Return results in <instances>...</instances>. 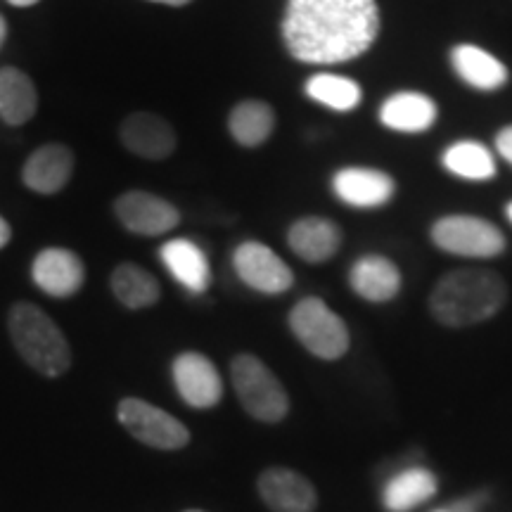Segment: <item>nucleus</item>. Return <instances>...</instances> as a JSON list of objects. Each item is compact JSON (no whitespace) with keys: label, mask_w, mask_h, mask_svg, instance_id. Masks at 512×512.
Listing matches in <instances>:
<instances>
[{"label":"nucleus","mask_w":512,"mask_h":512,"mask_svg":"<svg viewBox=\"0 0 512 512\" xmlns=\"http://www.w3.org/2000/svg\"><path fill=\"white\" fill-rule=\"evenodd\" d=\"M380 34L375 0H290L283 38L294 60L342 64L366 55Z\"/></svg>","instance_id":"obj_1"},{"label":"nucleus","mask_w":512,"mask_h":512,"mask_svg":"<svg viewBox=\"0 0 512 512\" xmlns=\"http://www.w3.org/2000/svg\"><path fill=\"white\" fill-rule=\"evenodd\" d=\"M508 285L489 268H458L446 273L430 294V311L446 328L484 323L503 309Z\"/></svg>","instance_id":"obj_2"},{"label":"nucleus","mask_w":512,"mask_h":512,"mask_svg":"<svg viewBox=\"0 0 512 512\" xmlns=\"http://www.w3.org/2000/svg\"><path fill=\"white\" fill-rule=\"evenodd\" d=\"M10 337L19 356L36 373L46 377H60L72 366V349L67 337L57 328L55 320L34 304H15L8 318Z\"/></svg>","instance_id":"obj_3"},{"label":"nucleus","mask_w":512,"mask_h":512,"mask_svg":"<svg viewBox=\"0 0 512 512\" xmlns=\"http://www.w3.org/2000/svg\"><path fill=\"white\" fill-rule=\"evenodd\" d=\"M235 394L242 408L261 422H280L290 411V399H287L285 387L278 377L271 373L266 363L252 354H240L233 358L230 366Z\"/></svg>","instance_id":"obj_4"},{"label":"nucleus","mask_w":512,"mask_h":512,"mask_svg":"<svg viewBox=\"0 0 512 512\" xmlns=\"http://www.w3.org/2000/svg\"><path fill=\"white\" fill-rule=\"evenodd\" d=\"M290 330L316 358L337 361L349 351V328L323 299L306 297L290 311Z\"/></svg>","instance_id":"obj_5"},{"label":"nucleus","mask_w":512,"mask_h":512,"mask_svg":"<svg viewBox=\"0 0 512 512\" xmlns=\"http://www.w3.org/2000/svg\"><path fill=\"white\" fill-rule=\"evenodd\" d=\"M432 242L441 252L467 259H491L505 249L503 230L472 214H451L439 219L432 226Z\"/></svg>","instance_id":"obj_6"},{"label":"nucleus","mask_w":512,"mask_h":512,"mask_svg":"<svg viewBox=\"0 0 512 512\" xmlns=\"http://www.w3.org/2000/svg\"><path fill=\"white\" fill-rule=\"evenodd\" d=\"M117 415L131 437L159 451H178L190 444V432L181 420L143 399L128 396L119 403Z\"/></svg>","instance_id":"obj_7"},{"label":"nucleus","mask_w":512,"mask_h":512,"mask_svg":"<svg viewBox=\"0 0 512 512\" xmlns=\"http://www.w3.org/2000/svg\"><path fill=\"white\" fill-rule=\"evenodd\" d=\"M233 266L242 283L261 294H283L294 285L292 268L261 242H242L233 254Z\"/></svg>","instance_id":"obj_8"},{"label":"nucleus","mask_w":512,"mask_h":512,"mask_svg":"<svg viewBox=\"0 0 512 512\" xmlns=\"http://www.w3.org/2000/svg\"><path fill=\"white\" fill-rule=\"evenodd\" d=\"M114 214H117V219L126 230L145 235V238H157V235L169 233L181 221V214H178L174 204L143 190L121 195L114 202Z\"/></svg>","instance_id":"obj_9"},{"label":"nucleus","mask_w":512,"mask_h":512,"mask_svg":"<svg viewBox=\"0 0 512 512\" xmlns=\"http://www.w3.org/2000/svg\"><path fill=\"white\" fill-rule=\"evenodd\" d=\"M337 200L354 209H377L392 202L396 183L389 174L370 166H344L332 176Z\"/></svg>","instance_id":"obj_10"},{"label":"nucleus","mask_w":512,"mask_h":512,"mask_svg":"<svg viewBox=\"0 0 512 512\" xmlns=\"http://www.w3.org/2000/svg\"><path fill=\"white\" fill-rule=\"evenodd\" d=\"M174 384L181 399L192 408H211L221 401L223 382L207 356L185 351L174 361Z\"/></svg>","instance_id":"obj_11"},{"label":"nucleus","mask_w":512,"mask_h":512,"mask_svg":"<svg viewBox=\"0 0 512 512\" xmlns=\"http://www.w3.org/2000/svg\"><path fill=\"white\" fill-rule=\"evenodd\" d=\"M31 278L38 290H43L55 299L74 297L86 280V268L79 254L62 247L43 249L31 266Z\"/></svg>","instance_id":"obj_12"},{"label":"nucleus","mask_w":512,"mask_h":512,"mask_svg":"<svg viewBox=\"0 0 512 512\" xmlns=\"http://www.w3.org/2000/svg\"><path fill=\"white\" fill-rule=\"evenodd\" d=\"M259 496L273 512H313L318 505L309 479L287 467H271L259 477Z\"/></svg>","instance_id":"obj_13"},{"label":"nucleus","mask_w":512,"mask_h":512,"mask_svg":"<svg viewBox=\"0 0 512 512\" xmlns=\"http://www.w3.org/2000/svg\"><path fill=\"white\" fill-rule=\"evenodd\" d=\"M121 143L143 159H166L176 150V131L169 121L152 112H136L121 124Z\"/></svg>","instance_id":"obj_14"},{"label":"nucleus","mask_w":512,"mask_h":512,"mask_svg":"<svg viewBox=\"0 0 512 512\" xmlns=\"http://www.w3.org/2000/svg\"><path fill=\"white\" fill-rule=\"evenodd\" d=\"M377 119L396 133H425L437 124L439 107L430 95L418 91H399L380 105Z\"/></svg>","instance_id":"obj_15"},{"label":"nucleus","mask_w":512,"mask_h":512,"mask_svg":"<svg viewBox=\"0 0 512 512\" xmlns=\"http://www.w3.org/2000/svg\"><path fill=\"white\" fill-rule=\"evenodd\" d=\"M74 174V155L67 145L48 143L38 147L22 169V181L29 190L55 195Z\"/></svg>","instance_id":"obj_16"},{"label":"nucleus","mask_w":512,"mask_h":512,"mask_svg":"<svg viewBox=\"0 0 512 512\" xmlns=\"http://www.w3.org/2000/svg\"><path fill=\"white\" fill-rule=\"evenodd\" d=\"M349 283L358 297L373 304L392 302L401 292V271L392 259L382 254H366L354 261Z\"/></svg>","instance_id":"obj_17"},{"label":"nucleus","mask_w":512,"mask_h":512,"mask_svg":"<svg viewBox=\"0 0 512 512\" xmlns=\"http://www.w3.org/2000/svg\"><path fill=\"white\" fill-rule=\"evenodd\" d=\"M287 245L299 259L309 264H325L342 247V230L335 221L323 216H306L294 221L287 230Z\"/></svg>","instance_id":"obj_18"},{"label":"nucleus","mask_w":512,"mask_h":512,"mask_svg":"<svg viewBox=\"0 0 512 512\" xmlns=\"http://www.w3.org/2000/svg\"><path fill=\"white\" fill-rule=\"evenodd\" d=\"M451 67L465 86L484 93L501 91L510 79L508 67L496 55L475 46V43H460V46L453 48Z\"/></svg>","instance_id":"obj_19"},{"label":"nucleus","mask_w":512,"mask_h":512,"mask_svg":"<svg viewBox=\"0 0 512 512\" xmlns=\"http://www.w3.org/2000/svg\"><path fill=\"white\" fill-rule=\"evenodd\" d=\"M159 256H162L166 271L174 275L176 283H181L185 290L192 294H204L209 290L211 268L200 245L185 238L169 240L159 249Z\"/></svg>","instance_id":"obj_20"},{"label":"nucleus","mask_w":512,"mask_h":512,"mask_svg":"<svg viewBox=\"0 0 512 512\" xmlns=\"http://www.w3.org/2000/svg\"><path fill=\"white\" fill-rule=\"evenodd\" d=\"M441 166L451 176L472 183H486L498 174L494 152L479 140H458L441 152Z\"/></svg>","instance_id":"obj_21"},{"label":"nucleus","mask_w":512,"mask_h":512,"mask_svg":"<svg viewBox=\"0 0 512 512\" xmlns=\"http://www.w3.org/2000/svg\"><path fill=\"white\" fill-rule=\"evenodd\" d=\"M38 110L34 81L22 69H0V119L10 126H22Z\"/></svg>","instance_id":"obj_22"},{"label":"nucleus","mask_w":512,"mask_h":512,"mask_svg":"<svg viewBox=\"0 0 512 512\" xmlns=\"http://www.w3.org/2000/svg\"><path fill=\"white\" fill-rule=\"evenodd\" d=\"M437 494V477L430 470L413 467L389 479L382 491V503L389 512H411Z\"/></svg>","instance_id":"obj_23"},{"label":"nucleus","mask_w":512,"mask_h":512,"mask_svg":"<svg viewBox=\"0 0 512 512\" xmlns=\"http://www.w3.org/2000/svg\"><path fill=\"white\" fill-rule=\"evenodd\" d=\"M230 136L242 147H256L271 138L275 128V112L268 102L245 100L235 105V110L228 117Z\"/></svg>","instance_id":"obj_24"},{"label":"nucleus","mask_w":512,"mask_h":512,"mask_svg":"<svg viewBox=\"0 0 512 512\" xmlns=\"http://www.w3.org/2000/svg\"><path fill=\"white\" fill-rule=\"evenodd\" d=\"M304 93L332 112H354L363 102L361 83L339 74H313L304 83Z\"/></svg>","instance_id":"obj_25"},{"label":"nucleus","mask_w":512,"mask_h":512,"mask_svg":"<svg viewBox=\"0 0 512 512\" xmlns=\"http://www.w3.org/2000/svg\"><path fill=\"white\" fill-rule=\"evenodd\" d=\"M112 290L126 309H147L162 297L157 280L138 264H119L112 273Z\"/></svg>","instance_id":"obj_26"},{"label":"nucleus","mask_w":512,"mask_h":512,"mask_svg":"<svg viewBox=\"0 0 512 512\" xmlns=\"http://www.w3.org/2000/svg\"><path fill=\"white\" fill-rule=\"evenodd\" d=\"M496 150H498V155H501L505 162L512 166V124L503 126L501 131L496 133Z\"/></svg>","instance_id":"obj_27"},{"label":"nucleus","mask_w":512,"mask_h":512,"mask_svg":"<svg viewBox=\"0 0 512 512\" xmlns=\"http://www.w3.org/2000/svg\"><path fill=\"white\" fill-rule=\"evenodd\" d=\"M10 238H12V228H10V223L5 221L3 216H0V249H3L5 245H8Z\"/></svg>","instance_id":"obj_28"},{"label":"nucleus","mask_w":512,"mask_h":512,"mask_svg":"<svg viewBox=\"0 0 512 512\" xmlns=\"http://www.w3.org/2000/svg\"><path fill=\"white\" fill-rule=\"evenodd\" d=\"M10 5H15V8H31V5H36L38 0H8Z\"/></svg>","instance_id":"obj_29"},{"label":"nucleus","mask_w":512,"mask_h":512,"mask_svg":"<svg viewBox=\"0 0 512 512\" xmlns=\"http://www.w3.org/2000/svg\"><path fill=\"white\" fill-rule=\"evenodd\" d=\"M152 3H164V5H174V8H181V5H188L192 0H152Z\"/></svg>","instance_id":"obj_30"},{"label":"nucleus","mask_w":512,"mask_h":512,"mask_svg":"<svg viewBox=\"0 0 512 512\" xmlns=\"http://www.w3.org/2000/svg\"><path fill=\"white\" fill-rule=\"evenodd\" d=\"M5 36H8V24H5V19L0 17V46L5 43Z\"/></svg>","instance_id":"obj_31"},{"label":"nucleus","mask_w":512,"mask_h":512,"mask_svg":"<svg viewBox=\"0 0 512 512\" xmlns=\"http://www.w3.org/2000/svg\"><path fill=\"white\" fill-rule=\"evenodd\" d=\"M505 216H508V221L512 223V202H508V207H505Z\"/></svg>","instance_id":"obj_32"},{"label":"nucleus","mask_w":512,"mask_h":512,"mask_svg":"<svg viewBox=\"0 0 512 512\" xmlns=\"http://www.w3.org/2000/svg\"><path fill=\"white\" fill-rule=\"evenodd\" d=\"M185 512H204V510H185Z\"/></svg>","instance_id":"obj_33"}]
</instances>
